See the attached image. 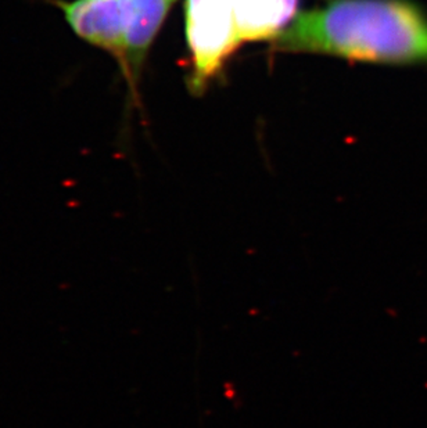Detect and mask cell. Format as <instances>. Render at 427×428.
<instances>
[{"label":"cell","instance_id":"6da1fadb","mask_svg":"<svg viewBox=\"0 0 427 428\" xmlns=\"http://www.w3.org/2000/svg\"><path fill=\"white\" fill-rule=\"evenodd\" d=\"M282 52L379 64H427V14L409 0H330L272 40Z\"/></svg>","mask_w":427,"mask_h":428},{"label":"cell","instance_id":"277c9868","mask_svg":"<svg viewBox=\"0 0 427 428\" xmlns=\"http://www.w3.org/2000/svg\"><path fill=\"white\" fill-rule=\"evenodd\" d=\"M128 18L126 58L121 69L131 99L138 100L142 69L158 32L176 0H122Z\"/></svg>","mask_w":427,"mask_h":428},{"label":"cell","instance_id":"3957f363","mask_svg":"<svg viewBox=\"0 0 427 428\" xmlns=\"http://www.w3.org/2000/svg\"><path fill=\"white\" fill-rule=\"evenodd\" d=\"M60 13L72 33L89 46L110 54L124 68L128 18L122 0H47Z\"/></svg>","mask_w":427,"mask_h":428},{"label":"cell","instance_id":"7a4b0ae2","mask_svg":"<svg viewBox=\"0 0 427 428\" xmlns=\"http://www.w3.org/2000/svg\"><path fill=\"white\" fill-rule=\"evenodd\" d=\"M233 8V0H186V38L192 56L193 92H204L240 46Z\"/></svg>","mask_w":427,"mask_h":428},{"label":"cell","instance_id":"5b68a950","mask_svg":"<svg viewBox=\"0 0 427 428\" xmlns=\"http://www.w3.org/2000/svg\"><path fill=\"white\" fill-rule=\"evenodd\" d=\"M298 0H233L239 42L273 40L295 16Z\"/></svg>","mask_w":427,"mask_h":428}]
</instances>
